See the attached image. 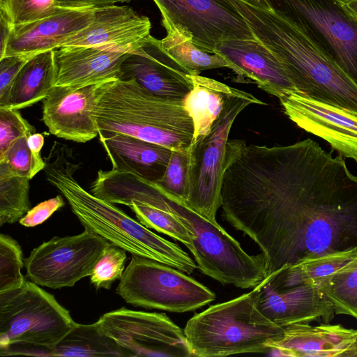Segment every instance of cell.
I'll return each instance as SVG.
<instances>
[{
    "instance_id": "1",
    "label": "cell",
    "mask_w": 357,
    "mask_h": 357,
    "mask_svg": "<svg viewBox=\"0 0 357 357\" xmlns=\"http://www.w3.org/2000/svg\"><path fill=\"white\" fill-rule=\"evenodd\" d=\"M221 208L260 248L268 275L357 246V176L311 139L273 146L229 139Z\"/></svg>"
},
{
    "instance_id": "17",
    "label": "cell",
    "mask_w": 357,
    "mask_h": 357,
    "mask_svg": "<svg viewBox=\"0 0 357 357\" xmlns=\"http://www.w3.org/2000/svg\"><path fill=\"white\" fill-rule=\"evenodd\" d=\"M189 73L151 35L121 66V79H134L151 93L167 99L183 100L192 89Z\"/></svg>"
},
{
    "instance_id": "25",
    "label": "cell",
    "mask_w": 357,
    "mask_h": 357,
    "mask_svg": "<svg viewBox=\"0 0 357 357\" xmlns=\"http://www.w3.org/2000/svg\"><path fill=\"white\" fill-rule=\"evenodd\" d=\"M189 77L192 89L183 106L193 123V143L209 132L236 88L199 75Z\"/></svg>"
},
{
    "instance_id": "26",
    "label": "cell",
    "mask_w": 357,
    "mask_h": 357,
    "mask_svg": "<svg viewBox=\"0 0 357 357\" xmlns=\"http://www.w3.org/2000/svg\"><path fill=\"white\" fill-rule=\"evenodd\" d=\"M356 258L357 246L305 258L294 264L283 266L269 275L273 282L283 287L315 286L319 280L337 272Z\"/></svg>"
},
{
    "instance_id": "12",
    "label": "cell",
    "mask_w": 357,
    "mask_h": 357,
    "mask_svg": "<svg viewBox=\"0 0 357 357\" xmlns=\"http://www.w3.org/2000/svg\"><path fill=\"white\" fill-rule=\"evenodd\" d=\"M100 329L134 356H192L184 331L164 313L124 307L97 321Z\"/></svg>"
},
{
    "instance_id": "42",
    "label": "cell",
    "mask_w": 357,
    "mask_h": 357,
    "mask_svg": "<svg viewBox=\"0 0 357 357\" xmlns=\"http://www.w3.org/2000/svg\"><path fill=\"white\" fill-rule=\"evenodd\" d=\"M27 144L30 149L36 154H40L44 144V136L40 133H33L27 137Z\"/></svg>"
},
{
    "instance_id": "41",
    "label": "cell",
    "mask_w": 357,
    "mask_h": 357,
    "mask_svg": "<svg viewBox=\"0 0 357 357\" xmlns=\"http://www.w3.org/2000/svg\"><path fill=\"white\" fill-rule=\"evenodd\" d=\"M12 28L13 24L6 15L0 10V59L4 56Z\"/></svg>"
},
{
    "instance_id": "19",
    "label": "cell",
    "mask_w": 357,
    "mask_h": 357,
    "mask_svg": "<svg viewBox=\"0 0 357 357\" xmlns=\"http://www.w3.org/2000/svg\"><path fill=\"white\" fill-rule=\"evenodd\" d=\"M93 13V8H61L47 17L13 25L3 57L20 55L31 58L41 52L54 50L61 47L67 38L87 26Z\"/></svg>"
},
{
    "instance_id": "29",
    "label": "cell",
    "mask_w": 357,
    "mask_h": 357,
    "mask_svg": "<svg viewBox=\"0 0 357 357\" xmlns=\"http://www.w3.org/2000/svg\"><path fill=\"white\" fill-rule=\"evenodd\" d=\"M29 181L0 162V226L19 221L31 209Z\"/></svg>"
},
{
    "instance_id": "31",
    "label": "cell",
    "mask_w": 357,
    "mask_h": 357,
    "mask_svg": "<svg viewBox=\"0 0 357 357\" xmlns=\"http://www.w3.org/2000/svg\"><path fill=\"white\" fill-rule=\"evenodd\" d=\"M130 208L143 225L172 237L182 243L190 252L192 251L195 236L190 228L179 219L172 206L168 211L144 203L134 202Z\"/></svg>"
},
{
    "instance_id": "14",
    "label": "cell",
    "mask_w": 357,
    "mask_h": 357,
    "mask_svg": "<svg viewBox=\"0 0 357 357\" xmlns=\"http://www.w3.org/2000/svg\"><path fill=\"white\" fill-rule=\"evenodd\" d=\"M279 100L284 113L299 128L326 141L341 156L357 162V114L298 91Z\"/></svg>"
},
{
    "instance_id": "34",
    "label": "cell",
    "mask_w": 357,
    "mask_h": 357,
    "mask_svg": "<svg viewBox=\"0 0 357 357\" xmlns=\"http://www.w3.org/2000/svg\"><path fill=\"white\" fill-rule=\"evenodd\" d=\"M57 0H0L3 11L13 25L33 22L58 13Z\"/></svg>"
},
{
    "instance_id": "16",
    "label": "cell",
    "mask_w": 357,
    "mask_h": 357,
    "mask_svg": "<svg viewBox=\"0 0 357 357\" xmlns=\"http://www.w3.org/2000/svg\"><path fill=\"white\" fill-rule=\"evenodd\" d=\"M257 287L258 309L280 327L318 321L330 323L335 315L332 303L316 286L283 287L268 275Z\"/></svg>"
},
{
    "instance_id": "23",
    "label": "cell",
    "mask_w": 357,
    "mask_h": 357,
    "mask_svg": "<svg viewBox=\"0 0 357 357\" xmlns=\"http://www.w3.org/2000/svg\"><path fill=\"white\" fill-rule=\"evenodd\" d=\"M98 136L113 169L151 182L163 176L172 155L170 149L122 133L104 132Z\"/></svg>"
},
{
    "instance_id": "30",
    "label": "cell",
    "mask_w": 357,
    "mask_h": 357,
    "mask_svg": "<svg viewBox=\"0 0 357 357\" xmlns=\"http://www.w3.org/2000/svg\"><path fill=\"white\" fill-rule=\"evenodd\" d=\"M315 286L331 301L335 314L350 316L357 320V258L319 280Z\"/></svg>"
},
{
    "instance_id": "46",
    "label": "cell",
    "mask_w": 357,
    "mask_h": 357,
    "mask_svg": "<svg viewBox=\"0 0 357 357\" xmlns=\"http://www.w3.org/2000/svg\"><path fill=\"white\" fill-rule=\"evenodd\" d=\"M353 347H357V339H356L355 344Z\"/></svg>"
},
{
    "instance_id": "10",
    "label": "cell",
    "mask_w": 357,
    "mask_h": 357,
    "mask_svg": "<svg viewBox=\"0 0 357 357\" xmlns=\"http://www.w3.org/2000/svg\"><path fill=\"white\" fill-rule=\"evenodd\" d=\"M116 292L132 305L179 313L195 310L215 299L211 290L185 273L135 255Z\"/></svg>"
},
{
    "instance_id": "21",
    "label": "cell",
    "mask_w": 357,
    "mask_h": 357,
    "mask_svg": "<svg viewBox=\"0 0 357 357\" xmlns=\"http://www.w3.org/2000/svg\"><path fill=\"white\" fill-rule=\"evenodd\" d=\"M357 330L340 324L298 323L284 328L281 338L268 344L273 356L342 357L356 343Z\"/></svg>"
},
{
    "instance_id": "8",
    "label": "cell",
    "mask_w": 357,
    "mask_h": 357,
    "mask_svg": "<svg viewBox=\"0 0 357 357\" xmlns=\"http://www.w3.org/2000/svg\"><path fill=\"white\" fill-rule=\"evenodd\" d=\"M169 200L195 236L191 252L202 273L222 284L242 289L255 287L268 275L262 252L248 255L218 223L204 218L182 202Z\"/></svg>"
},
{
    "instance_id": "13",
    "label": "cell",
    "mask_w": 357,
    "mask_h": 357,
    "mask_svg": "<svg viewBox=\"0 0 357 357\" xmlns=\"http://www.w3.org/2000/svg\"><path fill=\"white\" fill-rule=\"evenodd\" d=\"M162 24L187 31L200 49L214 53L215 47L231 40L255 39L244 17L229 0H153Z\"/></svg>"
},
{
    "instance_id": "27",
    "label": "cell",
    "mask_w": 357,
    "mask_h": 357,
    "mask_svg": "<svg viewBox=\"0 0 357 357\" xmlns=\"http://www.w3.org/2000/svg\"><path fill=\"white\" fill-rule=\"evenodd\" d=\"M167 35L160 40L163 49L190 75H199L202 71L220 68H228L238 76V70L222 56L210 53L198 47L191 35L183 29L173 24H165Z\"/></svg>"
},
{
    "instance_id": "2",
    "label": "cell",
    "mask_w": 357,
    "mask_h": 357,
    "mask_svg": "<svg viewBox=\"0 0 357 357\" xmlns=\"http://www.w3.org/2000/svg\"><path fill=\"white\" fill-rule=\"evenodd\" d=\"M72 150L55 142L45 158L46 179L67 199L82 225L131 255L144 257L190 274L197 268L178 245L151 231L113 204L84 190L75 179L79 165Z\"/></svg>"
},
{
    "instance_id": "36",
    "label": "cell",
    "mask_w": 357,
    "mask_h": 357,
    "mask_svg": "<svg viewBox=\"0 0 357 357\" xmlns=\"http://www.w3.org/2000/svg\"><path fill=\"white\" fill-rule=\"evenodd\" d=\"M28 137H21L14 141L4 153L0 154V162L6 164L18 174L31 179L45 169V162L40 154H36L30 149L27 144Z\"/></svg>"
},
{
    "instance_id": "5",
    "label": "cell",
    "mask_w": 357,
    "mask_h": 357,
    "mask_svg": "<svg viewBox=\"0 0 357 357\" xmlns=\"http://www.w3.org/2000/svg\"><path fill=\"white\" fill-rule=\"evenodd\" d=\"M257 285L232 300L211 305L186 323L184 334L193 356L267 353L268 344L283 335L258 309Z\"/></svg>"
},
{
    "instance_id": "20",
    "label": "cell",
    "mask_w": 357,
    "mask_h": 357,
    "mask_svg": "<svg viewBox=\"0 0 357 357\" xmlns=\"http://www.w3.org/2000/svg\"><path fill=\"white\" fill-rule=\"evenodd\" d=\"M238 70V77L252 80L266 93L278 98L298 91L276 56L259 40L224 41L214 50Z\"/></svg>"
},
{
    "instance_id": "40",
    "label": "cell",
    "mask_w": 357,
    "mask_h": 357,
    "mask_svg": "<svg viewBox=\"0 0 357 357\" xmlns=\"http://www.w3.org/2000/svg\"><path fill=\"white\" fill-rule=\"evenodd\" d=\"M131 1L132 0H57V5L65 9H83L113 6Z\"/></svg>"
},
{
    "instance_id": "3",
    "label": "cell",
    "mask_w": 357,
    "mask_h": 357,
    "mask_svg": "<svg viewBox=\"0 0 357 357\" xmlns=\"http://www.w3.org/2000/svg\"><path fill=\"white\" fill-rule=\"evenodd\" d=\"M229 1L255 37L279 60L298 92L357 114V85L301 31L271 10Z\"/></svg>"
},
{
    "instance_id": "32",
    "label": "cell",
    "mask_w": 357,
    "mask_h": 357,
    "mask_svg": "<svg viewBox=\"0 0 357 357\" xmlns=\"http://www.w3.org/2000/svg\"><path fill=\"white\" fill-rule=\"evenodd\" d=\"M23 267L22 250L10 236L0 234V292L20 287L25 280L21 272Z\"/></svg>"
},
{
    "instance_id": "45",
    "label": "cell",
    "mask_w": 357,
    "mask_h": 357,
    "mask_svg": "<svg viewBox=\"0 0 357 357\" xmlns=\"http://www.w3.org/2000/svg\"><path fill=\"white\" fill-rule=\"evenodd\" d=\"M342 357H357V347H352Z\"/></svg>"
},
{
    "instance_id": "6",
    "label": "cell",
    "mask_w": 357,
    "mask_h": 357,
    "mask_svg": "<svg viewBox=\"0 0 357 357\" xmlns=\"http://www.w3.org/2000/svg\"><path fill=\"white\" fill-rule=\"evenodd\" d=\"M69 311L32 281L0 292V355L48 356L75 325Z\"/></svg>"
},
{
    "instance_id": "33",
    "label": "cell",
    "mask_w": 357,
    "mask_h": 357,
    "mask_svg": "<svg viewBox=\"0 0 357 357\" xmlns=\"http://www.w3.org/2000/svg\"><path fill=\"white\" fill-rule=\"evenodd\" d=\"M188 150L172 151L163 176L155 182L169 199L184 203L187 197Z\"/></svg>"
},
{
    "instance_id": "11",
    "label": "cell",
    "mask_w": 357,
    "mask_h": 357,
    "mask_svg": "<svg viewBox=\"0 0 357 357\" xmlns=\"http://www.w3.org/2000/svg\"><path fill=\"white\" fill-rule=\"evenodd\" d=\"M109 243L87 227L79 234L53 237L24 259L26 276L51 289L73 287L91 275Z\"/></svg>"
},
{
    "instance_id": "37",
    "label": "cell",
    "mask_w": 357,
    "mask_h": 357,
    "mask_svg": "<svg viewBox=\"0 0 357 357\" xmlns=\"http://www.w3.org/2000/svg\"><path fill=\"white\" fill-rule=\"evenodd\" d=\"M35 128L17 109L0 108V154L18 138L29 136Z\"/></svg>"
},
{
    "instance_id": "35",
    "label": "cell",
    "mask_w": 357,
    "mask_h": 357,
    "mask_svg": "<svg viewBox=\"0 0 357 357\" xmlns=\"http://www.w3.org/2000/svg\"><path fill=\"white\" fill-rule=\"evenodd\" d=\"M126 258L125 250L109 243L90 275L91 283L96 289H110L112 284L121 278Z\"/></svg>"
},
{
    "instance_id": "15",
    "label": "cell",
    "mask_w": 357,
    "mask_h": 357,
    "mask_svg": "<svg viewBox=\"0 0 357 357\" xmlns=\"http://www.w3.org/2000/svg\"><path fill=\"white\" fill-rule=\"evenodd\" d=\"M93 10L90 24L67 38L61 47L81 45L135 54L151 36L150 20L139 15L130 7L113 5Z\"/></svg>"
},
{
    "instance_id": "39",
    "label": "cell",
    "mask_w": 357,
    "mask_h": 357,
    "mask_svg": "<svg viewBox=\"0 0 357 357\" xmlns=\"http://www.w3.org/2000/svg\"><path fill=\"white\" fill-rule=\"evenodd\" d=\"M64 204L63 197L61 195H57L54 198L40 202L31 208L19 222L24 227H36L44 222Z\"/></svg>"
},
{
    "instance_id": "9",
    "label": "cell",
    "mask_w": 357,
    "mask_h": 357,
    "mask_svg": "<svg viewBox=\"0 0 357 357\" xmlns=\"http://www.w3.org/2000/svg\"><path fill=\"white\" fill-rule=\"evenodd\" d=\"M357 85V19L340 0H266Z\"/></svg>"
},
{
    "instance_id": "7",
    "label": "cell",
    "mask_w": 357,
    "mask_h": 357,
    "mask_svg": "<svg viewBox=\"0 0 357 357\" xmlns=\"http://www.w3.org/2000/svg\"><path fill=\"white\" fill-rule=\"evenodd\" d=\"M266 103L250 93L235 89L209 132L191 144L187 197L183 203L213 223L221 207L226 146L234 122L248 105Z\"/></svg>"
},
{
    "instance_id": "4",
    "label": "cell",
    "mask_w": 357,
    "mask_h": 357,
    "mask_svg": "<svg viewBox=\"0 0 357 357\" xmlns=\"http://www.w3.org/2000/svg\"><path fill=\"white\" fill-rule=\"evenodd\" d=\"M91 115L98 133H122L172 151L188 150L193 139L183 100L155 96L132 78L100 84Z\"/></svg>"
},
{
    "instance_id": "18",
    "label": "cell",
    "mask_w": 357,
    "mask_h": 357,
    "mask_svg": "<svg viewBox=\"0 0 357 357\" xmlns=\"http://www.w3.org/2000/svg\"><path fill=\"white\" fill-rule=\"evenodd\" d=\"M100 84L54 86L43 105L42 120L49 132L57 137L79 143L98 136L91 110Z\"/></svg>"
},
{
    "instance_id": "44",
    "label": "cell",
    "mask_w": 357,
    "mask_h": 357,
    "mask_svg": "<svg viewBox=\"0 0 357 357\" xmlns=\"http://www.w3.org/2000/svg\"><path fill=\"white\" fill-rule=\"evenodd\" d=\"M251 6L264 10H271L266 0H241Z\"/></svg>"
},
{
    "instance_id": "24",
    "label": "cell",
    "mask_w": 357,
    "mask_h": 357,
    "mask_svg": "<svg viewBox=\"0 0 357 357\" xmlns=\"http://www.w3.org/2000/svg\"><path fill=\"white\" fill-rule=\"evenodd\" d=\"M54 50L31 57L16 76L3 107L20 109L45 99L55 86Z\"/></svg>"
},
{
    "instance_id": "38",
    "label": "cell",
    "mask_w": 357,
    "mask_h": 357,
    "mask_svg": "<svg viewBox=\"0 0 357 357\" xmlns=\"http://www.w3.org/2000/svg\"><path fill=\"white\" fill-rule=\"evenodd\" d=\"M29 59L20 55L0 59V107L5 106L16 76Z\"/></svg>"
},
{
    "instance_id": "22",
    "label": "cell",
    "mask_w": 357,
    "mask_h": 357,
    "mask_svg": "<svg viewBox=\"0 0 357 357\" xmlns=\"http://www.w3.org/2000/svg\"><path fill=\"white\" fill-rule=\"evenodd\" d=\"M55 86H86L120 79L121 66L130 54L81 45L54 50Z\"/></svg>"
},
{
    "instance_id": "43",
    "label": "cell",
    "mask_w": 357,
    "mask_h": 357,
    "mask_svg": "<svg viewBox=\"0 0 357 357\" xmlns=\"http://www.w3.org/2000/svg\"><path fill=\"white\" fill-rule=\"evenodd\" d=\"M346 9L357 19V0H340Z\"/></svg>"
},
{
    "instance_id": "28",
    "label": "cell",
    "mask_w": 357,
    "mask_h": 357,
    "mask_svg": "<svg viewBox=\"0 0 357 357\" xmlns=\"http://www.w3.org/2000/svg\"><path fill=\"white\" fill-rule=\"evenodd\" d=\"M48 356L130 357V355L106 335L96 321L91 324L76 323Z\"/></svg>"
}]
</instances>
